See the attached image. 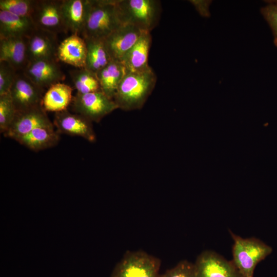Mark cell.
Segmentation results:
<instances>
[{"instance_id":"1","label":"cell","mask_w":277,"mask_h":277,"mask_svg":"<svg viewBox=\"0 0 277 277\" xmlns=\"http://www.w3.org/2000/svg\"><path fill=\"white\" fill-rule=\"evenodd\" d=\"M156 82V75L151 67L142 71H127L113 100L118 109L125 111L140 109L154 89Z\"/></svg>"},{"instance_id":"2","label":"cell","mask_w":277,"mask_h":277,"mask_svg":"<svg viewBox=\"0 0 277 277\" xmlns=\"http://www.w3.org/2000/svg\"><path fill=\"white\" fill-rule=\"evenodd\" d=\"M116 8L122 24L150 32L159 24L162 13L158 0H116Z\"/></svg>"},{"instance_id":"3","label":"cell","mask_w":277,"mask_h":277,"mask_svg":"<svg viewBox=\"0 0 277 277\" xmlns=\"http://www.w3.org/2000/svg\"><path fill=\"white\" fill-rule=\"evenodd\" d=\"M116 0H91V7L81 34L82 37L104 39L122 24L118 16Z\"/></svg>"},{"instance_id":"4","label":"cell","mask_w":277,"mask_h":277,"mask_svg":"<svg viewBox=\"0 0 277 277\" xmlns=\"http://www.w3.org/2000/svg\"><path fill=\"white\" fill-rule=\"evenodd\" d=\"M230 233L234 241L232 262L241 277H253L256 266L271 253L272 248L258 239H244Z\"/></svg>"},{"instance_id":"5","label":"cell","mask_w":277,"mask_h":277,"mask_svg":"<svg viewBox=\"0 0 277 277\" xmlns=\"http://www.w3.org/2000/svg\"><path fill=\"white\" fill-rule=\"evenodd\" d=\"M161 260L142 250L127 251L110 277H159Z\"/></svg>"},{"instance_id":"6","label":"cell","mask_w":277,"mask_h":277,"mask_svg":"<svg viewBox=\"0 0 277 277\" xmlns=\"http://www.w3.org/2000/svg\"><path fill=\"white\" fill-rule=\"evenodd\" d=\"M71 104L75 113L96 123L118 109L114 101L101 91L86 94L76 93L73 96Z\"/></svg>"},{"instance_id":"7","label":"cell","mask_w":277,"mask_h":277,"mask_svg":"<svg viewBox=\"0 0 277 277\" xmlns=\"http://www.w3.org/2000/svg\"><path fill=\"white\" fill-rule=\"evenodd\" d=\"M63 0H35L30 18L36 28L55 34L67 32L62 15Z\"/></svg>"},{"instance_id":"8","label":"cell","mask_w":277,"mask_h":277,"mask_svg":"<svg viewBox=\"0 0 277 277\" xmlns=\"http://www.w3.org/2000/svg\"><path fill=\"white\" fill-rule=\"evenodd\" d=\"M45 90L34 84L22 71L16 74L9 93L16 111L42 106Z\"/></svg>"},{"instance_id":"9","label":"cell","mask_w":277,"mask_h":277,"mask_svg":"<svg viewBox=\"0 0 277 277\" xmlns=\"http://www.w3.org/2000/svg\"><path fill=\"white\" fill-rule=\"evenodd\" d=\"M194 265L196 277H241L232 261L212 251L202 252Z\"/></svg>"},{"instance_id":"10","label":"cell","mask_w":277,"mask_h":277,"mask_svg":"<svg viewBox=\"0 0 277 277\" xmlns=\"http://www.w3.org/2000/svg\"><path fill=\"white\" fill-rule=\"evenodd\" d=\"M53 124L42 106H38L16 111L13 122L4 135L5 137L16 140L36 128Z\"/></svg>"},{"instance_id":"11","label":"cell","mask_w":277,"mask_h":277,"mask_svg":"<svg viewBox=\"0 0 277 277\" xmlns=\"http://www.w3.org/2000/svg\"><path fill=\"white\" fill-rule=\"evenodd\" d=\"M22 72L34 84L44 90L56 83L62 82L65 78V75L56 60L54 59L30 62Z\"/></svg>"},{"instance_id":"12","label":"cell","mask_w":277,"mask_h":277,"mask_svg":"<svg viewBox=\"0 0 277 277\" xmlns=\"http://www.w3.org/2000/svg\"><path fill=\"white\" fill-rule=\"evenodd\" d=\"M142 32L132 25L122 24L103 39L111 60L122 62Z\"/></svg>"},{"instance_id":"13","label":"cell","mask_w":277,"mask_h":277,"mask_svg":"<svg viewBox=\"0 0 277 277\" xmlns=\"http://www.w3.org/2000/svg\"><path fill=\"white\" fill-rule=\"evenodd\" d=\"M53 124L59 134L80 136L92 143L96 140L92 122L79 114L67 110L56 112Z\"/></svg>"},{"instance_id":"14","label":"cell","mask_w":277,"mask_h":277,"mask_svg":"<svg viewBox=\"0 0 277 277\" xmlns=\"http://www.w3.org/2000/svg\"><path fill=\"white\" fill-rule=\"evenodd\" d=\"M58 46L56 34L36 28L28 37V64L40 60H56Z\"/></svg>"},{"instance_id":"15","label":"cell","mask_w":277,"mask_h":277,"mask_svg":"<svg viewBox=\"0 0 277 277\" xmlns=\"http://www.w3.org/2000/svg\"><path fill=\"white\" fill-rule=\"evenodd\" d=\"M91 7V0H63L62 15L67 31L81 34Z\"/></svg>"},{"instance_id":"16","label":"cell","mask_w":277,"mask_h":277,"mask_svg":"<svg viewBox=\"0 0 277 277\" xmlns=\"http://www.w3.org/2000/svg\"><path fill=\"white\" fill-rule=\"evenodd\" d=\"M86 55L85 41L77 34H71L58 46L57 59L77 68L85 67Z\"/></svg>"},{"instance_id":"17","label":"cell","mask_w":277,"mask_h":277,"mask_svg":"<svg viewBox=\"0 0 277 277\" xmlns=\"http://www.w3.org/2000/svg\"><path fill=\"white\" fill-rule=\"evenodd\" d=\"M28 37L0 39V62L8 63L17 72L22 71L28 64Z\"/></svg>"},{"instance_id":"18","label":"cell","mask_w":277,"mask_h":277,"mask_svg":"<svg viewBox=\"0 0 277 277\" xmlns=\"http://www.w3.org/2000/svg\"><path fill=\"white\" fill-rule=\"evenodd\" d=\"M36 28L30 17L0 10V39L29 37Z\"/></svg>"},{"instance_id":"19","label":"cell","mask_w":277,"mask_h":277,"mask_svg":"<svg viewBox=\"0 0 277 277\" xmlns=\"http://www.w3.org/2000/svg\"><path fill=\"white\" fill-rule=\"evenodd\" d=\"M151 41L150 32L143 31L137 41L122 61L128 71H142L150 67L148 65V55Z\"/></svg>"},{"instance_id":"20","label":"cell","mask_w":277,"mask_h":277,"mask_svg":"<svg viewBox=\"0 0 277 277\" xmlns=\"http://www.w3.org/2000/svg\"><path fill=\"white\" fill-rule=\"evenodd\" d=\"M59 134L53 124L36 128L15 141L32 151H39L56 145Z\"/></svg>"},{"instance_id":"21","label":"cell","mask_w":277,"mask_h":277,"mask_svg":"<svg viewBox=\"0 0 277 277\" xmlns=\"http://www.w3.org/2000/svg\"><path fill=\"white\" fill-rule=\"evenodd\" d=\"M127 71L122 62L111 60L96 73L101 91L113 100L117 88Z\"/></svg>"},{"instance_id":"22","label":"cell","mask_w":277,"mask_h":277,"mask_svg":"<svg viewBox=\"0 0 277 277\" xmlns=\"http://www.w3.org/2000/svg\"><path fill=\"white\" fill-rule=\"evenodd\" d=\"M72 98V88L59 82L50 86L45 92L42 105L46 111L56 113L67 110Z\"/></svg>"},{"instance_id":"23","label":"cell","mask_w":277,"mask_h":277,"mask_svg":"<svg viewBox=\"0 0 277 277\" xmlns=\"http://www.w3.org/2000/svg\"><path fill=\"white\" fill-rule=\"evenodd\" d=\"M87 47L85 68L96 74L111 61L103 39L84 38Z\"/></svg>"},{"instance_id":"24","label":"cell","mask_w":277,"mask_h":277,"mask_svg":"<svg viewBox=\"0 0 277 277\" xmlns=\"http://www.w3.org/2000/svg\"><path fill=\"white\" fill-rule=\"evenodd\" d=\"M70 74L77 93L86 94L101 91L96 74L85 68L71 70Z\"/></svg>"},{"instance_id":"25","label":"cell","mask_w":277,"mask_h":277,"mask_svg":"<svg viewBox=\"0 0 277 277\" xmlns=\"http://www.w3.org/2000/svg\"><path fill=\"white\" fill-rule=\"evenodd\" d=\"M16 110L9 93L0 95V131L3 134L13 122Z\"/></svg>"},{"instance_id":"26","label":"cell","mask_w":277,"mask_h":277,"mask_svg":"<svg viewBox=\"0 0 277 277\" xmlns=\"http://www.w3.org/2000/svg\"><path fill=\"white\" fill-rule=\"evenodd\" d=\"M35 0H0V10L30 17Z\"/></svg>"},{"instance_id":"27","label":"cell","mask_w":277,"mask_h":277,"mask_svg":"<svg viewBox=\"0 0 277 277\" xmlns=\"http://www.w3.org/2000/svg\"><path fill=\"white\" fill-rule=\"evenodd\" d=\"M17 71L8 63L0 62V95L9 92Z\"/></svg>"},{"instance_id":"28","label":"cell","mask_w":277,"mask_h":277,"mask_svg":"<svg viewBox=\"0 0 277 277\" xmlns=\"http://www.w3.org/2000/svg\"><path fill=\"white\" fill-rule=\"evenodd\" d=\"M159 277H196L193 263L187 260L179 262L173 267L160 274Z\"/></svg>"},{"instance_id":"29","label":"cell","mask_w":277,"mask_h":277,"mask_svg":"<svg viewBox=\"0 0 277 277\" xmlns=\"http://www.w3.org/2000/svg\"><path fill=\"white\" fill-rule=\"evenodd\" d=\"M261 12L272 31L274 43L277 46V2H269L261 9Z\"/></svg>"},{"instance_id":"30","label":"cell","mask_w":277,"mask_h":277,"mask_svg":"<svg viewBox=\"0 0 277 277\" xmlns=\"http://www.w3.org/2000/svg\"><path fill=\"white\" fill-rule=\"evenodd\" d=\"M189 2L194 6L201 16L205 17L210 16L209 6L211 3V1L191 0Z\"/></svg>"}]
</instances>
